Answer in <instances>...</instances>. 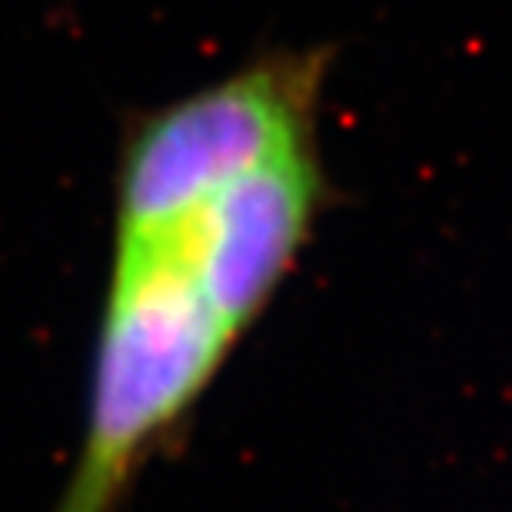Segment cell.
<instances>
[{
    "label": "cell",
    "mask_w": 512,
    "mask_h": 512,
    "mask_svg": "<svg viewBox=\"0 0 512 512\" xmlns=\"http://www.w3.org/2000/svg\"><path fill=\"white\" fill-rule=\"evenodd\" d=\"M240 343L243 333L170 240H114L84 439L54 512L124 506Z\"/></svg>",
    "instance_id": "1"
},
{
    "label": "cell",
    "mask_w": 512,
    "mask_h": 512,
    "mask_svg": "<svg viewBox=\"0 0 512 512\" xmlns=\"http://www.w3.org/2000/svg\"><path fill=\"white\" fill-rule=\"evenodd\" d=\"M333 47H273L143 110L120 140L114 240L140 237L227 183L320 143Z\"/></svg>",
    "instance_id": "2"
}]
</instances>
